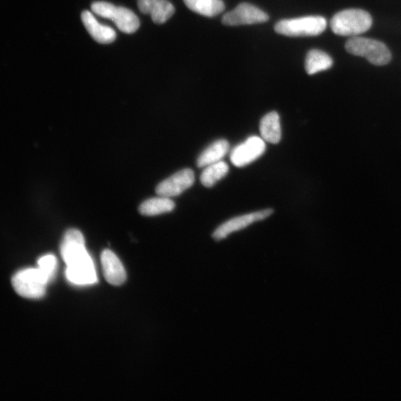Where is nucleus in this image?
<instances>
[{
    "instance_id": "nucleus-1",
    "label": "nucleus",
    "mask_w": 401,
    "mask_h": 401,
    "mask_svg": "<svg viewBox=\"0 0 401 401\" xmlns=\"http://www.w3.org/2000/svg\"><path fill=\"white\" fill-rule=\"evenodd\" d=\"M330 25L335 35L356 37L368 31L373 25V18L364 10L351 8L337 13Z\"/></svg>"
},
{
    "instance_id": "nucleus-2",
    "label": "nucleus",
    "mask_w": 401,
    "mask_h": 401,
    "mask_svg": "<svg viewBox=\"0 0 401 401\" xmlns=\"http://www.w3.org/2000/svg\"><path fill=\"white\" fill-rule=\"evenodd\" d=\"M347 51L356 56L365 57L376 66H383L390 62L392 54L384 43L373 39L353 37L346 43Z\"/></svg>"
},
{
    "instance_id": "nucleus-3",
    "label": "nucleus",
    "mask_w": 401,
    "mask_h": 401,
    "mask_svg": "<svg viewBox=\"0 0 401 401\" xmlns=\"http://www.w3.org/2000/svg\"><path fill=\"white\" fill-rule=\"evenodd\" d=\"M50 282L48 278L37 269H23L12 278V285L15 291L25 298L40 299L46 294Z\"/></svg>"
},
{
    "instance_id": "nucleus-4",
    "label": "nucleus",
    "mask_w": 401,
    "mask_h": 401,
    "mask_svg": "<svg viewBox=\"0 0 401 401\" xmlns=\"http://www.w3.org/2000/svg\"><path fill=\"white\" fill-rule=\"evenodd\" d=\"M326 27L324 18L308 16L280 21L274 29L277 33L288 37H311L320 35Z\"/></svg>"
},
{
    "instance_id": "nucleus-5",
    "label": "nucleus",
    "mask_w": 401,
    "mask_h": 401,
    "mask_svg": "<svg viewBox=\"0 0 401 401\" xmlns=\"http://www.w3.org/2000/svg\"><path fill=\"white\" fill-rule=\"evenodd\" d=\"M93 13L115 23L121 32L126 34L136 33L140 21L135 13L128 8L115 6L107 2H95L92 5Z\"/></svg>"
},
{
    "instance_id": "nucleus-6",
    "label": "nucleus",
    "mask_w": 401,
    "mask_h": 401,
    "mask_svg": "<svg viewBox=\"0 0 401 401\" xmlns=\"http://www.w3.org/2000/svg\"><path fill=\"white\" fill-rule=\"evenodd\" d=\"M61 252L67 266L93 261L86 249L84 237L77 229L69 230L65 233Z\"/></svg>"
},
{
    "instance_id": "nucleus-7",
    "label": "nucleus",
    "mask_w": 401,
    "mask_h": 401,
    "mask_svg": "<svg viewBox=\"0 0 401 401\" xmlns=\"http://www.w3.org/2000/svg\"><path fill=\"white\" fill-rule=\"evenodd\" d=\"M265 151V141L258 136H251L234 147L230 158L234 166L243 168L261 157Z\"/></svg>"
},
{
    "instance_id": "nucleus-8",
    "label": "nucleus",
    "mask_w": 401,
    "mask_h": 401,
    "mask_svg": "<svg viewBox=\"0 0 401 401\" xmlns=\"http://www.w3.org/2000/svg\"><path fill=\"white\" fill-rule=\"evenodd\" d=\"M269 20L265 12L249 4L243 3L222 18V23L228 26L262 23Z\"/></svg>"
},
{
    "instance_id": "nucleus-9",
    "label": "nucleus",
    "mask_w": 401,
    "mask_h": 401,
    "mask_svg": "<svg viewBox=\"0 0 401 401\" xmlns=\"http://www.w3.org/2000/svg\"><path fill=\"white\" fill-rule=\"evenodd\" d=\"M194 182V172L191 169H184L161 182L156 187V192L159 197H177L190 188Z\"/></svg>"
},
{
    "instance_id": "nucleus-10",
    "label": "nucleus",
    "mask_w": 401,
    "mask_h": 401,
    "mask_svg": "<svg viewBox=\"0 0 401 401\" xmlns=\"http://www.w3.org/2000/svg\"><path fill=\"white\" fill-rule=\"evenodd\" d=\"M273 213L274 210L269 208V209L233 218L223 223V224L214 231L213 237L217 241L226 239L231 233L243 230L252 224V223L269 218Z\"/></svg>"
},
{
    "instance_id": "nucleus-11",
    "label": "nucleus",
    "mask_w": 401,
    "mask_h": 401,
    "mask_svg": "<svg viewBox=\"0 0 401 401\" xmlns=\"http://www.w3.org/2000/svg\"><path fill=\"white\" fill-rule=\"evenodd\" d=\"M101 264L104 277L110 284L121 286L127 279V273L120 260L110 250H103Z\"/></svg>"
},
{
    "instance_id": "nucleus-12",
    "label": "nucleus",
    "mask_w": 401,
    "mask_h": 401,
    "mask_svg": "<svg viewBox=\"0 0 401 401\" xmlns=\"http://www.w3.org/2000/svg\"><path fill=\"white\" fill-rule=\"evenodd\" d=\"M138 6L141 13L150 14L156 24L166 23L174 14V6L167 0H139Z\"/></svg>"
},
{
    "instance_id": "nucleus-13",
    "label": "nucleus",
    "mask_w": 401,
    "mask_h": 401,
    "mask_svg": "<svg viewBox=\"0 0 401 401\" xmlns=\"http://www.w3.org/2000/svg\"><path fill=\"white\" fill-rule=\"evenodd\" d=\"M81 19L87 32L98 42L109 44L115 40L117 35L115 30L110 26L100 23L91 12L83 11L81 14Z\"/></svg>"
},
{
    "instance_id": "nucleus-14",
    "label": "nucleus",
    "mask_w": 401,
    "mask_h": 401,
    "mask_svg": "<svg viewBox=\"0 0 401 401\" xmlns=\"http://www.w3.org/2000/svg\"><path fill=\"white\" fill-rule=\"evenodd\" d=\"M66 278L77 286H89L98 281L93 260L86 263L67 266Z\"/></svg>"
},
{
    "instance_id": "nucleus-15",
    "label": "nucleus",
    "mask_w": 401,
    "mask_h": 401,
    "mask_svg": "<svg viewBox=\"0 0 401 401\" xmlns=\"http://www.w3.org/2000/svg\"><path fill=\"white\" fill-rule=\"evenodd\" d=\"M229 149V142L226 139L214 141L200 154L197 159V167L205 168L221 161L228 154Z\"/></svg>"
},
{
    "instance_id": "nucleus-16",
    "label": "nucleus",
    "mask_w": 401,
    "mask_h": 401,
    "mask_svg": "<svg viewBox=\"0 0 401 401\" xmlns=\"http://www.w3.org/2000/svg\"><path fill=\"white\" fill-rule=\"evenodd\" d=\"M260 131L262 139L267 142L278 144L281 138L280 118L279 114L273 111L265 115L260 122Z\"/></svg>"
},
{
    "instance_id": "nucleus-17",
    "label": "nucleus",
    "mask_w": 401,
    "mask_h": 401,
    "mask_svg": "<svg viewBox=\"0 0 401 401\" xmlns=\"http://www.w3.org/2000/svg\"><path fill=\"white\" fill-rule=\"evenodd\" d=\"M184 2L191 11L208 18L216 16L226 8L222 0H184Z\"/></svg>"
},
{
    "instance_id": "nucleus-18",
    "label": "nucleus",
    "mask_w": 401,
    "mask_h": 401,
    "mask_svg": "<svg viewBox=\"0 0 401 401\" xmlns=\"http://www.w3.org/2000/svg\"><path fill=\"white\" fill-rule=\"evenodd\" d=\"M333 65L332 57L318 50H310L306 58V71L309 74H315L330 69Z\"/></svg>"
},
{
    "instance_id": "nucleus-19",
    "label": "nucleus",
    "mask_w": 401,
    "mask_h": 401,
    "mask_svg": "<svg viewBox=\"0 0 401 401\" xmlns=\"http://www.w3.org/2000/svg\"><path fill=\"white\" fill-rule=\"evenodd\" d=\"M175 203L168 197H160L148 199L139 207V212L144 216H156L171 212Z\"/></svg>"
},
{
    "instance_id": "nucleus-20",
    "label": "nucleus",
    "mask_w": 401,
    "mask_h": 401,
    "mask_svg": "<svg viewBox=\"0 0 401 401\" xmlns=\"http://www.w3.org/2000/svg\"><path fill=\"white\" fill-rule=\"evenodd\" d=\"M229 172V166L226 161H220L205 167L201 175V182L206 187H214L225 178Z\"/></svg>"
},
{
    "instance_id": "nucleus-21",
    "label": "nucleus",
    "mask_w": 401,
    "mask_h": 401,
    "mask_svg": "<svg viewBox=\"0 0 401 401\" xmlns=\"http://www.w3.org/2000/svg\"><path fill=\"white\" fill-rule=\"evenodd\" d=\"M57 267L56 257L52 255H45L38 260V269L50 281L54 278Z\"/></svg>"
}]
</instances>
